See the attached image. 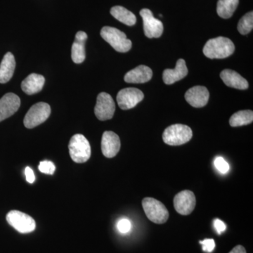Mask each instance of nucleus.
<instances>
[{"mask_svg":"<svg viewBox=\"0 0 253 253\" xmlns=\"http://www.w3.org/2000/svg\"><path fill=\"white\" fill-rule=\"evenodd\" d=\"M235 50L234 43L229 38L218 37L208 41L205 44L204 54L209 59H224L229 57Z\"/></svg>","mask_w":253,"mask_h":253,"instance_id":"obj_1","label":"nucleus"},{"mask_svg":"<svg viewBox=\"0 0 253 253\" xmlns=\"http://www.w3.org/2000/svg\"><path fill=\"white\" fill-rule=\"evenodd\" d=\"M71 159L76 163H84L90 158L91 146L85 136L81 134L73 135L68 144Z\"/></svg>","mask_w":253,"mask_h":253,"instance_id":"obj_2","label":"nucleus"},{"mask_svg":"<svg viewBox=\"0 0 253 253\" xmlns=\"http://www.w3.org/2000/svg\"><path fill=\"white\" fill-rule=\"evenodd\" d=\"M193 131L189 126L175 124L168 126L163 134V141L169 146H180L191 140Z\"/></svg>","mask_w":253,"mask_h":253,"instance_id":"obj_3","label":"nucleus"},{"mask_svg":"<svg viewBox=\"0 0 253 253\" xmlns=\"http://www.w3.org/2000/svg\"><path fill=\"white\" fill-rule=\"evenodd\" d=\"M101 36L118 52L126 53L131 48V41L123 32L116 28L105 26L101 31Z\"/></svg>","mask_w":253,"mask_h":253,"instance_id":"obj_4","label":"nucleus"},{"mask_svg":"<svg viewBox=\"0 0 253 253\" xmlns=\"http://www.w3.org/2000/svg\"><path fill=\"white\" fill-rule=\"evenodd\" d=\"M145 214L155 224H162L169 218V212L165 205L154 198H145L142 201Z\"/></svg>","mask_w":253,"mask_h":253,"instance_id":"obj_5","label":"nucleus"},{"mask_svg":"<svg viewBox=\"0 0 253 253\" xmlns=\"http://www.w3.org/2000/svg\"><path fill=\"white\" fill-rule=\"evenodd\" d=\"M51 114V108L49 104L39 102L33 105L26 113L23 120L24 126L28 129H33L45 122Z\"/></svg>","mask_w":253,"mask_h":253,"instance_id":"obj_6","label":"nucleus"},{"mask_svg":"<svg viewBox=\"0 0 253 253\" xmlns=\"http://www.w3.org/2000/svg\"><path fill=\"white\" fill-rule=\"evenodd\" d=\"M6 221L9 225L21 234H28L36 229L35 219L26 213L18 211H11L7 213Z\"/></svg>","mask_w":253,"mask_h":253,"instance_id":"obj_7","label":"nucleus"},{"mask_svg":"<svg viewBox=\"0 0 253 253\" xmlns=\"http://www.w3.org/2000/svg\"><path fill=\"white\" fill-rule=\"evenodd\" d=\"M115 111L116 104L112 96L106 92L100 93L96 99V104L94 108L96 117L101 121L111 120L114 116Z\"/></svg>","mask_w":253,"mask_h":253,"instance_id":"obj_8","label":"nucleus"},{"mask_svg":"<svg viewBox=\"0 0 253 253\" xmlns=\"http://www.w3.org/2000/svg\"><path fill=\"white\" fill-rule=\"evenodd\" d=\"M144 98V93L139 89L132 87L125 88L118 92L117 102L121 109L129 110L135 107Z\"/></svg>","mask_w":253,"mask_h":253,"instance_id":"obj_9","label":"nucleus"},{"mask_svg":"<svg viewBox=\"0 0 253 253\" xmlns=\"http://www.w3.org/2000/svg\"><path fill=\"white\" fill-rule=\"evenodd\" d=\"M173 202L176 212L181 215H189L196 207V196L192 191L184 190L174 196Z\"/></svg>","mask_w":253,"mask_h":253,"instance_id":"obj_10","label":"nucleus"},{"mask_svg":"<svg viewBox=\"0 0 253 253\" xmlns=\"http://www.w3.org/2000/svg\"><path fill=\"white\" fill-rule=\"evenodd\" d=\"M140 16L143 19L145 36L149 38H158L162 36L163 23L160 20L154 17L151 10L141 9Z\"/></svg>","mask_w":253,"mask_h":253,"instance_id":"obj_11","label":"nucleus"},{"mask_svg":"<svg viewBox=\"0 0 253 253\" xmlns=\"http://www.w3.org/2000/svg\"><path fill=\"white\" fill-rule=\"evenodd\" d=\"M121 140L116 133L111 131H106L101 139V151L105 157L114 158L121 149Z\"/></svg>","mask_w":253,"mask_h":253,"instance_id":"obj_12","label":"nucleus"},{"mask_svg":"<svg viewBox=\"0 0 253 253\" xmlns=\"http://www.w3.org/2000/svg\"><path fill=\"white\" fill-rule=\"evenodd\" d=\"M21 106V99L17 95L8 93L0 99V122L14 114Z\"/></svg>","mask_w":253,"mask_h":253,"instance_id":"obj_13","label":"nucleus"},{"mask_svg":"<svg viewBox=\"0 0 253 253\" xmlns=\"http://www.w3.org/2000/svg\"><path fill=\"white\" fill-rule=\"evenodd\" d=\"M209 91L203 86H195L186 91L185 99L194 108H202L208 104L209 100Z\"/></svg>","mask_w":253,"mask_h":253,"instance_id":"obj_14","label":"nucleus"},{"mask_svg":"<svg viewBox=\"0 0 253 253\" xmlns=\"http://www.w3.org/2000/svg\"><path fill=\"white\" fill-rule=\"evenodd\" d=\"M188 74V68L184 59L176 61V67L174 69H166L163 72V79L166 84H174L176 82L181 81Z\"/></svg>","mask_w":253,"mask_h":253,"instance_id":"obj_15","label":"nucleus"},{"mask_svg":"<svg viewBox=\"0 0 253 253\" xmlns=\"http://www.w3.org/2000/svg\"><path fill=\"white\" fill-rule=\"evenodd\" d=\"M87 35L83 31L78 32L71 49V58L75 63H81L86 58L85 42Z\"/></svg>","mask_w":253,"mask_h":253,"instance_id":"obj_16","label":"nucleus"},{"mask_svg":"<svg viewBox=\"0 0 253 253\" xmlns=\"http://www.w3.org/2000/svg\"><path fill=\"white\" fill-rule=\"evenodd\" d=\"M153 76V71L148 66H137L134 69L126 73L124 80L127 83H145L149 82Z\"/></svg>","mask_w":253,"mask_h":253,"instance_id":"obj_17","label":"nucleus"},{"mask_svg":"<svg viewBox=\"0 0 253 253\" xmlns=\"http://www.w3.org/2000/svg\"><path fill=\"white\" fill-rule=\"evenodd\" d=\"M220 77L226 86L238 89H246L249 88L248 81L232 70L225 69L221 71Z\"/></svg>","mask_w":253,"mask_h":253,"instance_id":"obj_18","label":"nucleus"},{"mask_svg":"<svg viewBox=\"0 0 253 253\" xmlns=\"http://www.w3.org/2000/svg\"><path fill=\"white\" fill-rule=\"evenodd\" d=\"M45 83V78L42 75L32 73L21 83V89L28 95L40 92Z\"/></svg>","mask_w":253,"mask_h":253,"instance_id":"obj_19","label":"nucleus"},{"mask_svg":"<svg viewBox=\"0 0 253 253\" xmlns=\"http://www.w3.org/2000/svg\"><path fill=\"white\" fill-rule=\"evenodd\" d=\"M16 61L14 55L7 52L4 55L0 64V83H8L14 75Z\"/></svg>","mask_w":253,"mask_h":253,"instance_id":"obj_20","label":"nucleus"},{"mask_svg":"<svg viewBox=\"0 0 253 253\" xmlns=\"http://www.w3.org/2000/svg\"><path fill=\"white\" fill-rule=\"evenodd\" d=\"M111 14L120 22L124 23L126 26H134L136 22L135 15L123 6H113L111 9Z\"/></svg>","mask_w":253,"mask_h":253,"instance_id":"obj_21","label":"nucleus"},{"mask_svg":"<svg viewBox=\"0 0 253 253\" xmlns=\"http://www.w3.org/2000/svg\"><path fill=\"white\" fill-rule=\"evenodd\" d=\"M239 0H219L217 2V12L222 18H229L234 14Z\"/></svg>","mask_w":253,"mask_h":253,"instance_id":"obj_22","label":"nucleus"},{"mask_svg":"<svg viewBox=\"0 0 253 253\" xmlns=\"http://www.w3.org/2000/svg\"><path fill=\"white\" fill-rule=\"evenodd\" d=\"M253 121V112L250 110L240 111L234 113L229 120V124L231 126H248Z\"/></svg>","mask_w":253,"mask_h":253,"instance_id":"obj_23","label":"nucleus"},{"mask_svg":"<svg viewBox=\"0 0 253 253\" xmlns=\"http://www.w3.org/2000/svg\"><path fill=\"white\" fill-rule=\"evenodd\" d=\"M253 28V12L247 13L244 15L238 23V31L241 35L249 34Z\"/></svg>","mask_w":253,"mask_h":253,"instance_id":"obj_24","label":"nucleus"},{"mask_svg":"<svg viewBox=\"0 0 253 253\" xmlns=\"http://www.w3.org/2000/svg\"><path fill=\"white\" fill-rule=\"evenodd\" d=\"M39 169L44 174H53L55 172V166L54 163L50 161H42L39 165Z\"/></svg>","mask_w":253,"mask_h":253,"instance_id":"obj_25","label":"nucleus"},{"mask_svg":"<svg viewBox=\"0 0 253 253\" xmlns=\"http://www.w3.org/2000/svg\"><path fill=\"white\" fill-rule=\"evenodd\" d=\"M214 166L222 174H226L229 170V166L224 158L217 157L214 160Z\"/></svg>","mask_w":253,"mask_h":253,"instance_id":"obj_26","label":"nucleus"},{"mask_svg":"<svg viewBox=\"0 0 253 253\" xmlns=\"http://www.w3.org/2000/svg\"><path fill=\"white\" fill-rule=\"evenodd\" d=\"M117 227L118 230L121 231V233L126 234V233L129 232L130 231L131 228V222L127 219H121L118 222Z\"/></svg>","mask_w":253,"mask_h":253,"instance_id":"obj_27","label":"nucleus"},{"mask_svg":"<svg viewBox=\"0 0 253 253\" xmlns=\"http://www.w3.org/2000/svg\"><path fill=\"white\" fill-rule=\"evenodd\" d=\"M200 244L202 245L203 250L206 253L212 252L215 247V243L213 239H205L204 241H200Z\"/></svg>","mask_w":253,"mask_h":253,"instance_id":"obj_28","label":"nucleus"},{"mask_svg":"<svg viewBox=\"0 0 253 253\" xmlns=\"http://www.w3.org/2000/svg\"><path fill=\"white\" fill-rule=\"evenodd\" d=\"M214 226L217 230L218 234H220L226 230V226L225 224L222 221L219 220V219H214Z\"/></svg>","mask_w":253,"mask_h":253,"instance_id":"obj_29","label":"nucleus"},{"mask_svg":"<svg viewBox=\"0 0 253 253\" xmlns=\"http://www.w3.org/2000/svg\"><path fill=\"white\" fill-rule=\"evenodd\" d=\"M25 174H26V181H28L30 184H33L36 179V176H35L34 172L31 168L27 167L25 169Z\"/></svg>","mask_w":253,"mask_h":253,"instance_id":"obj_30","label":"nucleus"},{"mask_svg":"<svg viewBox=\"0 0 253 253\" xmlns=\"http://www.w3.org/2000/svg\"><path fill=\"white\" fill-rule=\"evenodd\" d=\"M229 253H246V251L244 246H236Z\"/></svg>","mask_w":253,"mask_h":253,"instance_id":"obj_31","label":"nucleus"}]
</instances>
